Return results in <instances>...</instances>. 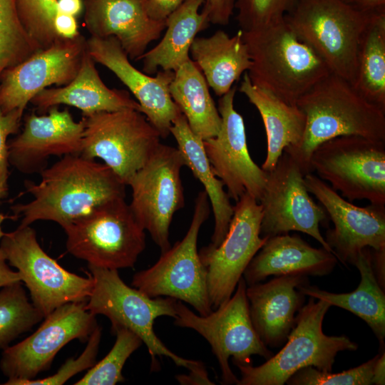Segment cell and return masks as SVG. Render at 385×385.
<instances>
[{
  "instance_id": "1",
  "label": "cell",
  "mask_w": 385,
  "mask_h": 385,
  "mask_svg": "<svg viewBox=\"0 0 385 385\" xmlns=\"http://www.w3.org/2000/svg\"><path fill=\"white\" fill-rule=\"evenodd\" d=\"M40 175L38 183L25 182L32 200L11 207L19 225L48 220L64 228L99 205L125 198L127 185L108 165L81 155L63 156Z\"/></svg>"
},
{
  "instance_id": "2",
  "label": "cell",
  "mask_w": 385,
  "mask_h": 385,
  "mask_svg": "<svg viewBox=\"0 0 385 385\" xmlns=\"http://www.w3.org/2000/svg\"><path fill=\"white\" fill-rule=\"evenodd\" d=\"M296 105L305 115L301 140L284 148L306 175L322 143L344 135L385 140V111L362 96L353 84L329 73L301 96Z\"/></svg>"
},
{
  "instance_id": "3",
  "label": "cell",
  "mask_w": 385,
  "mask_h": 385,
  "mask_svg": "<svg viewBox=\"0 0 385 385\" xmlns=\"http://www.w3.org/2000/svg\"><path fill=\"white\" fill-rule=\"evenodd\" d=\"M242 35L252 61L247 72L251 83L289 104L296 105L301 96L331 73L284 17Z\"/></svg>"
},
{
  "instance_id": "4",
  "label": "cell",
  "mask_w": 385,
  "mask_h": 385,
  "mask_svg": "<svg viewBox=\"0 0 385 385\" xmlns=\"http://www.w3.org/2000/svg\"><path fill=\"white\" fill-rule=\"evenodd\" d=\"M88 270L93 287L86 308L95 315L107 317L111 322L112 332L118 327H125L136 334L147 346L153 370L158 369L157 357L163 356L190 371L205 368L199 361L184 359L170 351L154 332V322L158 317H176L177 299L148 296L126 284L120 277L118 270L88 265Z\"/></svg>"
},
{
  "instance_id": "5",
  "label": "cell",
  "mask_w": 385,
  "mask_h": 385,
  "mask_svg": "<svg viewBox=\"0 0 385 385\" xmlns=\"http://www.w3.org/2000/svg\"><path fill=\"white\" fill-rule=\"evenodd\" d=\"M331 305L310 297L298 311L294 326L281 350L262 364L237 366L241 374L237 385H283L297 371L313 366L332 371L337 354L355 351L358 345L347 336L323 332L324 317Z\"/></svg>"
},
{
  "instance_id": "6",
  "label": "cell",
  "mask_w": 385,
  "mask_h": 385,
  "mask_svg": "<svg viewBox=\"0 0 385 385\" xmlns=\"http://www.w3.org/2000/svg\"><path fill=\"white\" fill-rule=\"evenodd\" d=\"M63 229L67 251L96 267L132 268L145 247V230L125 198L99 205Z\"/></svg>"
},
{
  "instance_id": "7",
  "label": "cell",
  "mask_w": 385,
  "mask_h": 385,
  "mask_svg": "<svg viewBox=\"0 0 385 385\" xmlns=\"http://www.w3.org/2000/svg\"><path fill=\"white\" fill-rule=\"evenodd\" d=\"M371 16L341 0H297L284 19L331 73L353 84L359 39Z\"/></svg>"
},
{
  "instance_id": "8",
  "label": "cell",
  "mask_w": 385,
  "mask_h": 385,
  "mask_svg": "<svg viewBox=\"0 0 385 385\" xmlns=\"http://www.w3.org/2000/svg\"><path fill=\"white\" fill-rule=\"evenodd\" d=\"M210 205L205 191L199 192L185 237L161 253L153 266L136 272L132 287L150 297H168L185 302L202 316L212 311L207 270L197 247L200 227L210 215Z\"/></svg>"
},
{
  "instance_id": "9",
  "label": "cell",
  "mask_w": 385,
  "mask_h": 385,
  "mask_svg": "<svg viewBox=\"0 0 385 385\" xmlns=\"http://www.w3.org/2000/svg\"><path fill=\"white\" fill-rule=\"evenodd\" d=\"M247 287L242 277L230 298L205 316L195 314L180 300L175 304V324L194 329L208 342L219 363L225 384H237L239 381L230 367V357L237 366L252 365L253 355L266 360L273 355L260 339L251 321Z\"/></svg>"
},
{
  "instance_id": "10",
  "label": "cell",
  "mask_w": 385,
  "mask_h": 385,
  "mask_svg": "<svg viewBox=\"0 0 385 385\" xmlns=\"http://www.w3.org/2000/svg\"><path fill=\"white\" fill-rule=\"evenodd\" d=\"M312 172L349 201L385 205V140L344 135L313 152Z\"/></svg>"
},
{
  "instance_id": "11",
  "label": "cell",
  "mask_w": 385,
  "mask_h": 385,
  "mask_svg": "<svg viewBox=\"0 0 385 385\" xmlns=\"http://www.w3.org/2000/svg\"><path fill=\"white\" fill-rule=\"evenodd\" d=\"M84 130L81 155L100 158L127 185L160 143V135L135 109L82 115Z\"/></svg>"
},
{
  "instance_id": "12",
  "label": "cell",
  "mask_w": 385,
  "mask_h": 385,
  "mask_svg": "<svg viewBox=\"0 0 385 385\" xmlns=\"http://www.w3.org/2000/svg\"><path fill=\"white\" fill-rule=\"evenodd\" d=\"M0 250L8 264L16 269L31 302L44 317L65 304L88 300L93 287L91 277L71 273L58 265L41 248L30 225L5 232Z\"/></svg>"
},
{
  "instance_id": "13",
  "label": "cell",
  "mask_w": 385,
  "mask_h": 385,
  "mask_svg": "<svg viewBox=\"0 0 385 385\" xmlns=\"http://www.w3.org/2000/svg\"><path fill=\"white\" fill-rule=\"evenodd\" d=\"M184 165L178 148L160 143L127 185L132 190L131 211L161 253L171 247L170 224L185 205L180 176Z\"/></svg>"
},
{
  "instance_id": "14",
  "label": "cell",
  "mask_w": 385,
  "mask_h": 385,
  "mask_svg": "<svg viewBox=\"0 0 385 385\" xmlns=\"http://www.w3.org/2000/svg\"><path fill=\"white\" fill-rule=\"evenodd\" d=\"M267 173L265 188L258 201L262 213L261 237L301 232L333 253L319 230L329 217L310 196L305 175L297 163L284 151L274 168Z\"/></svg>"
},
{
  "instance_id": "15",
  "label": "cell",
  "mask_w": 385,
  "mask_h": 385,
  "mask_svg": "<svg viewBox=\"0 0 385 385\" xmlns=\"http://www.w3.org/2000/svg\"><path fill=\"white\" fill-rule=\"evenodd\" d=\"M86 302H69L43 318L31 335L3 349L0 369L8 378L4 385L31 380L48 369L56 354L73 339L85 342L98 325Z\"/></svg>"
},
{
  "instance_id": "16",
  "label": "cell",
  "mask_w": 385,
  "mask_h": 385,
  "mask_svg": "<svg viewBox=\"0 0 385 385\" xmlns=\"http://www.w3.org/2000/svg\"><path fill=\"white\" fill-rule=\"evenodd\" d=\"M262 216L259 202L245 193L234 205L227 232L221 243L198 251L207 270L212 309L230 298L247 265L267 240L260 235Z\"/></svg>"
},
{
  "instance_id": "17",
  "label": "cell",
  "mask_w": 385,
  "mask_h": 385,
  "mask_svg": "<svg viewBox=\"0 0 385 385\" xmlns=\"http://www.w3.org/2000/svg\"><path fill=\"white\" fill-rule=\"evenodd\" d=\"M87 52V38H58L46 48L4 72L0 78V109L24 113L31 99L51 85L63 86L77 75Z\"/></svg>"
},
{
  "instance_id": "18",
  "label": "cell",
  "mask_w": 385,
  "mask_h": 385,
  "mask_svg": "<svg viewBox=\"0 0 385 385\" xmlns=\"http://www.w3.org/2000/svg\"><path fill=\"white\" fill-rule=\"evenodd\" d=\"M304 182L333 222L324 239L339 261L353 265L365 247L385 249V205L356 206L312 173L304 175Z\"/></svg>"
},
{
  "instance_id": "19",
  "label": "cell",
  "mask_w": 385,
  "mask_h": 385,
  "mask_svg": "<svg viewBox=\"0 0 385 385\" xmlns=\"http://www.w3.org/2000/svg\"><path fill=\"white\" fill-rule=\"evenodd\" d=\"M237 86L218 101L222 123L215 137L203 140L207 159L215 175L227 188L229 197L237 202L245 193L260 200L268 173L252 159L247 148L242 116L234 107Z\"/></svg>"
},
{
  "instance_id": "20",
  "label": "cell",
  "mask_w": 385,
  "mask_h": 385,
  "mask_svg": "<svg viewBox=\"0 0 385 385\" xmlns=\"http://www.w3.org/2000/svg\"><path fill=\"white\" fill-rule=\"evenodd\" d=\"M83 130V120L76 122L67 108L31 113L21 131L8 141L9 165L22 173H40L51 156L81 155Z\"/></svg>"
},
{
  "instance_id": "21",
  "label": "cell",
  "mask_w": 385,
  "mask_h": 385,
  "mask_svg": "<svg viewBox=\"0 0 385 385\" xmlns=\"http://www.w3.org/2000/svg\"><path fill=\"white\" fill-rule=\"evenodd\" d=\"M87 52L96 63L111 71L130 90L140 106L141 113L161 138H167L170 134L173 120L181 113L169 92L174 71L161 70L155 77H151L138 70L113 36L105 38L91 36L87 39Z\"/></svg>"
},
{
  "instance_id": "22",
  "label": "cell",
  "mask_w": 385,
  "mask_h": 385,
  "mask_svg": "<svg viewBox=\"0 0 385 385\" xmlns=\"http://www.w3.org/2000/svg\"><path fill=\"white\" fill-rule=\"evenodd\" d=\"M84 21L91 36L116 38L131 60L158 40L166 22L150 19L140 0H83Z\"/></svg>"
},
{
  "instance_id": "23",
  "label": "cell",
  "mask_w": 385,
  "mask_h": 385,
  "mask_svg": "<svg viewBox=\"0 0 385 385\" xmlns=\"http://www.w3.org/2000/svg\"><path fill=\"white\" fill-rule=\"evenodd\" d=\"M307 283V276L293 274L247 287L251 321L267 347H279L287 341L294 326L295 314L305 300L298 287Z\"/></svg>"
},
{
  "instance_id": "24",
  "label": "cell",
  "mask_w": 385,
  "mask_h": 385,
  "mask_svg": "<svg viewBox=\"0 0 385 385\" xmlns=\"http://www.w3.org/2000/svg\"><path fill=\"white\" fill-rule=\"evenodd\" d=\"M337 262L324 247H313L299 235L285 233L267 238L242 277L251 285L272 275L324 276L333 271Z\"/></svg>"
},
{
  "instance_id": "25",
  "label": "cell",
  "mask_w": 385,
  "mask_h": 385,
  "mask_svg": "<svg viewBox=\"0 0 385 385\" xmlns=\"http://www.w3.org/2000/svg\"><path fill=\"white\" fill-rule=\"evenodd\" d=\"M95 63L86 52L77 75L69 83L42 90L30 103L44 113L59 105L78 108L82 115L128 108L141 112L140 106L127 91L111 89L103 83Z\"/></svg>"
},
{
  "instance_id": "26",
  "label": "cell",
  "mask_w": 385,
  "mask_h": 385,
  "mask_svg": "<svg viewBox=\"0 0 385 385\" xmlns=\"http://www.w3.org/2000/svg\"><path fill=\"white\" fill-rule=\"evenodd\" d=\"M190 54L207 83L218 96L228 92L252 66L240 29L232 36L218 30L209 37H196Z\"/></svg>"
},
{
  "instance_id": "27",
  "label": "cell",
  "mask_w": 385,
  "mask_h": 385,
  "mask_svg": "<svg viewBox=\"0 0 385 385\" xmlns=\"http://www.w3.org/2000/svg\"><path fill=\"white\" fill-rule=\"evenodd\" d=\"M239 91L257 109L267 136V155L262 168L269 172L276 165L285 148L302 139L305 115L297 105L289 104L267 91L252 84L247 72Z\"/></svg>"
},
{
  "instance_id": "28",
  "label": "cell",
  "mask_w": 385,
  "mask_h": 385,
  "mask_svg": "<svg viewBox=\"0 0 385 385\" xmlns=\"http://www.w3.org/2000/svg\"><path fill=\"white\" fill-rule=\"evenodd\" d=\"M353 265L358 269L361 280L357 288L351 292L332 293L308 283L301 284L298 288L305 296L325 301L331 306L344 309L358 316L369 325L381 347H384L385 294L374 273L372 249L364 248Z\"/></svg>"
},
{
  "instance_id": "29",
  "label": "cell",
  "mask_w": 385,
  "mask_h": 385,
  "mask_svg": "<svg viewBox=\"0 0 385 385\" xmlns=\"http://www.w3.org/2000/svg\"><path fill=\"white\" fill-rule=\"evenodd\" d=\"M170 133L176 140L185 165L202 184L214 215L212 247L218 246L225 238L234 212V205L224 190V184L215 175L207 159L203 140L190 129L185 115L180 113L173 120Z\"/></svg>"
},
{
  "instance_id": "30",
  "label": "cell",
  "mask_w": 385,
  "mask_h": 385,
  "mask_svg": "<svg viewBox=\"0 0 385 385\" xmlns=\"http://www.w3.org/2000/svg\"><path fill=\"white\" fill-rule=\"evenodd\" d=\"M204 0H184L165 19L166 31L161 41L136 61H143L146 74L159 68L175 71L190 59V48L197 34L209 26L207 17L198 10Z\"/></svg>"
},
{
  "instance_id": "31",
  "label": "cell",
  "mask_w": 385,
  "mask_h": 385,
  "mask_svg": "<svg viewBox=\"0 0 385 385\" xmlns=\"http://www.w3.org/2000/svg\"><path fill=\"white\" fill-rule=\"evenodd\" d=\"M174 73L169 92L191 130L202 140L216 136L222 120L202 71L190 58Z\"/></svg>"
},
{
  "instance_id": "32",
  "label": "cell",
  "mask_w": 385,
  "mask_h": 385,
  "mask_svg": "<svg viewBox=\"0 0 385 385\" xmlns=\"http://www.w3.org/2000/svg\"><path fill=\"white\" fill-rule=\"evenodd\" d=\"M353 86L385 111V13L371 15L361 35Z\"/></svg>"
},
{
  "instance_id": "33",
  "label": "cell",
  "mask_w": 385,
  "mask_h": 385,
  "mask_svg": "<svg viewBox=\"0 0 385 385\" xmlns=\"http://www.w3.org/2000/svg\"><path fill=\"white\" fill-rule=\"evenodd\" d=\"M31 302L21 281L0 289V349H4L19 335L43 319Z\"/></svg>"
},
{
  "instance_id": "34",
  "label": "cell",
  "mask_w": 385,
  "mask_h": 385,
  "mask_svg": "<svg viewBox=\"0 0 385 385\" xmlns=\"http://www.w3.org/2000/svg\"><path fill=\"white\" fill-rule=\"evenodd\" d=\"M40 49L20 20L17 0H0V78Z\"/></svg>"
},
{
  "instance_id": "35",
  "label": "cell",
  "mask_w": 385,
  "mask_h": 385,
  "mask_svg": "<svg viewBox=\"0 0 385 385\" xmlns=\"http://www.w3.org/2000/svg\"><path fill=\"white\" fill-rule=\"evenodd\" d=\"M116 339L108 354L91 367L76 385H114L123 382V368L130 356L143 343L133 332L118 327L112 332Z\"/></svg>"
},
{
  "instance_id": "36",
  "label": "cell",
  "mask_w": 385,
  "mask_h": 385,
  "mask_svg": "<svg viewBox=\"0 0 385 385\" xmlns=\"http://www.w3.org/2000/svg\"><path fill=\"white\" fill-rule=\"evenodd\" d=\"M17 9L24 27L41 49L60 38L53 27L57 0H17Z\"/></svg>"
},
{
  "instance_id": "37",
  "label": "cell",
  "mask_w": 385,
  "mask_h": 385,
  "mask_svg": "<svg viewBox=\"0 0 385 385\" xmlns=\"http://www.w3.org/2000/svg\"><path fill=\"white\" fill-rule=\"evenodd\" d=\"M297 0H235L236 19L242 32L256 31L282 19Z\"/></svg>"
},
{
  "instance_id": "38",
  "label": "cell",
  "mask_w": 385,
  "mask_h": 385,
  "mask_svg": "<svg viewBox=\"0 0 385 385\" xmlns=\"http://www.w3.org/2000/svg\"><path fill=\"white\" fill-rule=\"evenodd\" d=\"M378 356L379 354L358 366L340 373L322 371L313 366L304 367L294 373L286 383L289 385L373 384V369Z\"/></svg>"
},
{
  "instance_id": "39",
  "label": "cell",
  "mask_w": 385,
  "mask_h": 385,
  "mask_svg": "<svg viewBox=\"0 0 385 385\" xmlns=\"http://www.w3.org/2000/svg\"><path fill=\"white\" fill-rule=\"evenodd\" d=\"M101 332V327L97 325L81 354L76 359H68L53 375L43 379L16 381L12 385H61L76 374L90 369L96 364Z\"/></svg>"
},
{
  "instance_id": "40",
  "label": "cell",
  "mask_w": 385,
  "mask_h": 385,
  "mask_svg": "<svg viewBox=\"0 0 385 385\" xmlns=\"http://www.w3.org/2000/svg\"><path fill=\"white\" fill-rule=\"evenodd\" d=\"M23 115L24 112L19 110L4 113L0 109V184L8 185V138L10 135H16L19 133Z\"/></svg>"
},
{
  "instance_id": "41",
  "label": "cell",
  "mask_w": 385,
  "mask_h": 385,
  "mask_svg": "<svg viewBox=\"0 0 385 385\" xmlns=\"http://www.w3.org/2000/svg\"><path fill=\"white\" fill-rule=\"evenodd\" d=\"M203 13L210 23L227 25L235 9V0H204Z\"/></svg>"
},
{
  "instance_id": "42",
  "label": "cell",
  "mask_w": 385,
  "mask_h": 385,
  "mask_svg": "<svg viewBox=\"0 0 385 385\" xmlns=\"http://www.w3.org/2000/svg\"><path fill=\"white\" fill-rule=\"evenodd\" d=\"M184 0H140L147 15L152 19L164 21Z\"/></svg>"
},
{
  "instance_id": "43",
  "label": "cell",
  "mask_w": 385,
  "mask_h": 385,
  "mask_svg": "<svg viewBox=\"0 0 385 385\" xmlns=\"http://www.w3.org/2000/svg\"><path fill=\"white\" fill-rule=\"evenodd\" d=\"M53 27L57 36L62 38H73L80 34L75 16L58 13L53 21Z\"/></svg>"
},
{
  "instance_id": "44",
  "label": "cell",
  "mask_w": 385,
  "mask_h": 385,
  "mask_svg": "<svg viewBox=\"0 0 385 385\" xmlns=\"http://www.w3.org/2000/svg\"><path fill=\"white\" fill-rule=\"evenodd\" d=\"M352 9L373 15L385 13V0H341Z\"/></svg>"
},
{
  "instance_id": "45",
  "label": "cell",
  "mask_w": 385,
  "mask_h": 385,
  "mask_svg": "<svg viewBox=\"0 0 385 385\" xmlns=\"http://www.w3.org/2000/svg\"><path fill=\"white\" fill-rule=\"evenodd\" d=\"M19 281L21 278L18 272L9 267L3 252L0 250V289Z\"/></svg>"
},
{
  "instance_id": "46",
  "label": "cell",
  "mask_w": 385,
  "mask_h": 385,
  "mask_svg": "<svg viewBox=\"0 0 385 385\" xmlns=\"http://www.w3.org/2000/svg\"><path fill=\"white\" fill-rule=\"evenodd\" d=\"M175 378L181 384H214L208 378L206 369L190 371L188 375H178Z\"/></svg>"
},
{
  "instance_id": "47",
  "label": "cell",
  "mask_w": 385,
  "mask_h": 385,
  "mask_svg": "<svg viewBox=\"0 0 385 385\" xmlns=\"http://www.w3.org/2000/svg\"><path fill=\"white\" fill-rule=\"evenodd\" d=\"M58 12L73 16H79L83 11V0H57Z\"/></svg>"
},
{
  "instance_id": "48",
  "label": "cell",
  "mask_w": 385,
  "mask_h": 385,
  "mask_svg": "<svg viewBox=\"0 0 385 385\" xmlns=\"http://www.w3.org/2000/svg\"><path fill=\"white\" fill-rule=\"evenodd\" d=\"M372 384L376 385L385 384V353L379 354L374 366Z\"/></svg>"
},
{
  "instance_id": "49",
  "label": "cell",
  "mask_w": 385,
  "mask_h": 385,
  "mask_svg": "<svg viewBox=\"0 0 385 385\" xmlns=\"http://www.w3.org/2000/svg\"><path fill=\"white\" fill-rule=\"evenodd\" d=\"M7 190H8V185L6 184H0V201L4 197L7 193ZM6 218H12V219H14L13 216H11V217H8L2 213L0 212V241H1V237H3V235H4L5 232H3L2 230V223L4 221L5 219Z\"/></svg>"
}]
</instances>
